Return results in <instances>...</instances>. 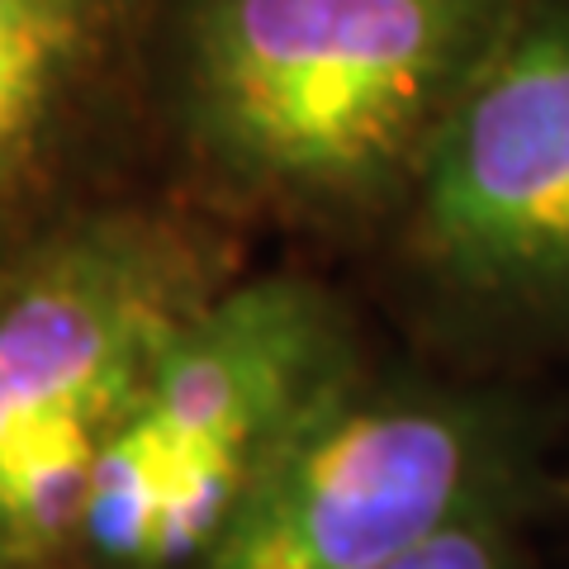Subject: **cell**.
<instances>
[{
    "label": "cell",
    "mask_w": 569,
    "mask_h": 569,
    "mask_svg": "<svg viewBox=\"0 0 569 569\" xmlns=\"http://www.w3.org/2000/svg\"><path fill=\"white\" fill-rule=\"evenodd\" d=\"M0 569H6V560H0Z\"/></svg>",
    "instance_id": "cell-8"
},
{
    "label": "cell",
    "mask_w": 569,
    "mask_h": 569,
    "mask_svg": "<svg viewBox=\"0 0 569 569\" xmlns=\"http://www.w3.org/2000/svg\"><path fill=\"white\" fill-rule=\"evenodd\" d=\"M376 569H522V565H518V550H512L503 522L485 503L466 512V518L437 527L432 537H422L418 546L399 550L395 560H385Z\"/></svg>",
    "instance_id": "cell-7"
},
{
    "label": "cell",
    "mask_w": 569,
    "mask_h": 569,
    "mask_svg": "<svg viewBox=\"0 0 569 569\" xmlns=\"http://www.w3.org/2000/svg\"><path fill=\"white\" fill-rule=\"evenodd\" d=\"M213 295L209 252L162 213H86L0 261V560L81 537L91 466L142 403L167 337Z\"/></svg>",
    "instance_id": "cell-2"
},
{
    "label": "cell",
    "mask_w": 569,
    "mask_h": 569,
    "mask_svg": "<svg viewBox=\"0 0 569 569\" xmlns=\"http://www.w3.org/2000/svg\"><path fill=\"white\" fill-rule=\"evenodd\" d=\"M489 493L475 413L347 380L261 456L204 569H376Z\"/></svg>",
    "instance_id": "cell-3"
},
{
    "label": "cell",
    "mask_w": 569,
    "mask_h": 569,
    "mask_svg": "<svg viewBox=\"0 0 569 569\" xmlns=\"http://www.w3.org/2000/svg\"><path fill=\"white\" fill-rule=\"evenodd\" d=\"M119 0H0V228L58 167L110 52Z\"/></svg>",
    "instance_id": "cell-6"
},
{
    "label": "cell",
    "mask_w": 569,
    "mask_h": 569,
    "mask_svg": "<svg viewBox=\"0 0 569 569\" xmlns=\"http://www.w3.org/2000/svg\"><path fill=\"white\" fill-rule=\"evenodd\" d=\"M518 0H194L186 119L238 186L351 204L413 181Z\"/></svg>",
    "instance_id": "cell-1"
},
{
    "label": "cell",
    "mask_w": 569,
    "mask_h": 569,
    "mask_svg": "<svg viewBox=\"0 0 569 569\" xmlns=\"http://www.w3.org/2000/svg\"><path fill=\"white\" fill-rule=\"evenodd\" d=\"M413 181L418 238L456 284L569 305V10L512 6Z\"/></svg>",
    "instance_id": "cell-4"
},
{
    "label": "cell",
    "mask_w": 569,
    "mask_h": 569,
    "mask_svg": "<svg viewBox=\"0 0 569 569\" xmlns=\"http://www.w3.org/2000/svg\"><path fill=\"white\" fill-rule=\"evenodd\" d=\"M347 380L332 299L305 280L266 276L213 290L167 337L138 413L181 447L257 470L261 456Z\"/></svg>",
    "instance_id": "cell-5"
}]
</instances>
